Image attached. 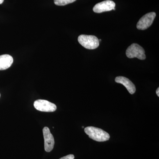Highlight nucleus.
Masks as SVG:
<instances>
[{
  "instance_id": "f257e3e1",
  "label": "nucleus",
  "mask_w": 159,
  "mask_h": 159,
  "mask_svg": "<svg viewBox=\"0 0 159 159\" xmlns=\"http://www.w3.org/2000/svg\"><path fill=\"white\" fill-rule=\"evenodd\" d=\"M84 132L91 139L98 142L108 141L110 138L109 134L105 131L93 126L86 127Z\"/></svg>"
},
{
  "instance_id": "f03ea898",
  "label": "nucleus",
  "mask_w": 159,
  "mask_h": 159,
  "mask_svg": "<svg viewBox=\"0 0 159 159\" xmlns=\"http://www.w3.org/2000/svg\"><path fill=\"white\" fill-rule=\"evenodd\" d=\"M78 42L86 49L93 50L99 47V39L96 36L92 35L81 34L78 38Z\"/></svg>"
},
{
  "instance_id": "7ed1b4c3",
  "label": "nucleus",
  "mask_w": 159,
  "mask_h": 159,
  "mask_svg": "<svg viewBox=\"0 0 159 159\" xmlns=\"http://www.w3.org/2000/svg\"><path fill=\"white\" fill-rule=\"evenodd\" d=\"M126 55L129 58L137 57L142 60L146 58L145 50L137 43H133L128 47L126 51Z\"/></svg>"
},
{
  "instance_id": "20e7f679",
  "label": "nucleus",
  "mask_w": 159,
  "mask_h": 159,
  "mask_svg": "<svg viewBox=\"0 0 159 159\" xmlns=\"http://www.w3.org/2000/svg\"><path fill=\"white\" fill-rule=\"evenodd\" d=\"M34 106L37 110L43 112H52L57 109L55 104L44 99H38L34 101Z\"/></svg>"
},
{
  "instance_id": "39448f33",
  "label": "nucleus",
  "mask_w": 159,
  "mask_h": 159,
  "mask_svg": "<svg viewBox=\"0 0 159 159\" xmlns=\"http://www.w3.org/2000/svg\"><path fill=\"white\" fill-rule=\"evenodd\" d=\"M156 16V14L154 12H149L143 16L137 23V29L141 30L148 29L152 25Z\"/></svg>"
},
{
  "instance_id": "423d86ee",
  "label": "nucleus",
  "mask_w": 159,
  "mask_h": 159,
  "mask_svg": "<svg viewBox=\"0 0 159 159\" xmlns=\"http://www.w3.org/2000/svg\"><path fill=\"white\" fill-rule=\"evenodd\" d=\"M116 3L111 0H106L96 4L93 8V11L96 13H102L104 11L115 10Z\"/></svg>"
},
{
  "instance_id": "0eeeda50",
  "label": "nucleus",
  "mask_w": 159,
  "mask_h": 159,
  "mask_svg": "<svg viewBox=\"0 0 159 159\" xmlns=\"http://www.w3.org/2000/svg\"><path fill=\"white\" fill-rule=\"evenodd\" d=\"M43 135L44 139L45 150L47 152H50L53 149L54 145V139L48 127H45L43 129Z\"/></svg>"
},
{
  "instance_id": "6e6552de",
  "label": "nucleus",
  "mask_w": 159,
  "mask_h": 159,
  "mask_svg": "<svg viewBox=\"0 0 159 159\" xmlns=\"http://www.w3.org/2000/svg\"><path fill=\"white\" fill-rule=\"evenodd\" d=\"M115 81L118 83L124 85L129 93L133 94L135 92L136 88L134 84L128 78L122 76H119L116 77Z\"/></svg>"
},
{
  "instance_id": "1a4fd4ad",
  "label": "nucleus",
  "mask_w": 159,
  "mask_h": 159,
  "mask_svg": "<svg viewBox=\"0 0 159 159\" xmlns=\"http://www.w3.org/2000/svg\"><path fill=\"white\" fill-rule=\"evenodd\" d=\"M13 57L9 54L0 55V70L9 68L13 63Z\"/></svg>"
},
{
  "instance_id": "9d476101",
  "label": "nucleus",
  "mask_w": 159,
  "mask_h": 159,
  "mask_svg": "<svg viewBox=\"0 0 159 159\" xmlns=\"http://www.w3.org/2000/svg\"><path fill=\"white\" fill-rule=\"evenodd\" d=\"M76 0H54L55 5L58 6H64L74 2Z\"/></svg>"
},
{
  "instance_id": "9b49d317",
  "label": "nucleus",
  "mask_w": 159,
  "mask_h": 159,
  "mask_svg": "<svg viewBox=\"0 0 159 159\" xmlns=\"http://www.w3.org/2000/svg\"><path fill=\"white\" fill-rule=\"evenodd\" d=\"M74 156L73 154H70L66 156L62 157L59 159H74Z\"/></svg>"
},
{
  "instance_id": "f8f14e48",
  "label": "nucleus",
  "mask_w": 159,
  "mask_h": 159,
  "mask_svg": "<svg viewBox=\"0 0 159 159\" xmlns=\"http://www.w3.org/2000/svg\"><path fill=\"white\" fill-rule=\"evenodd\" d=\"M157 95L158 97H159V88L157 89L156 91Z\"/></svg>"
},
{
  "instance_id": "ddd939ff",
  "label": "nucleus",
  "mask_w": 159,
  "mask_h": 159,
  "mask_svg": "<svg viewBox=\"0 0 159 159\" xmlns=\"http://www.w3.org/2000/svg\"><path fill=\"white\" fill-rule=\"evenodd\" d=\"M4 0H0V4H2Z\"/></svg>"
},
{
  "instance_id": "4468645a",
  "label": "nucleus",
  "mask_w": 159,
  "mask_h": 159,
  "mask_svg": "<svg viewBox=\"0 0 159 159\" xmlns=\"http://www.w3.org/2000/svg\"><path fill=\"white\" fill-rule=\"evenodd\" d=\"M0 97H1V94H0Z\"/></svg>"
}]
</instances>
